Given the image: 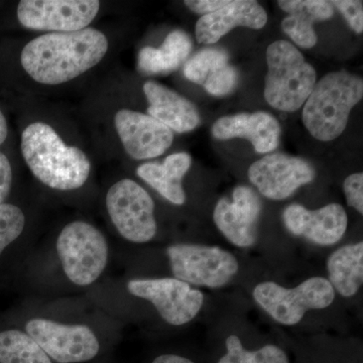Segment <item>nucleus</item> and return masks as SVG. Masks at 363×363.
Segmentation results:
<instances>
[{"label":"nucleus","mask_w":363,"mask_h":363,"mask_svg":"<svg viewBox=\"0 0 363 363\" xmlns=\"http://www.w3.org/2000/svg\"><path fill=\"white\" fill-rule=\"evenodd\" d=\"M152 363H194L188 358L179 357V355L164 354L157 357Z\"/></svg>","instance_id":"2f4dec72"},{"label":"nucleus","mask_w":363,"mask_h":363,"mask_svg":"<svg viewBox=\"0 0 363 363\" xmlns=\"http://www.w3.org/2000/svg\"><path fill=\"white\" fill-rule=\"evenodd\" d=\"M252 297L274 321L294 326L309 310L329 307L335 298V291L328 279L313 277L292 289L262 281L253 289Z\"/></svg>","instance_id":"39448f33"},{"label":"nucleus","mask_w":363,"mask_h":363,"mask_svg":"<svg viewBox=\"0 0 363 363\" xmlns=\"http://www.w3.org/2000/svg\"><path fill=\"white\" fill-rule=\"evenodd\" d=\"M25 224V215L20 208L11 204L0 205V255L21 235Z\"/></svg>","instance_id":"a878e982"},{"label":"nucleus","mask_w":363,"mask_h":363,"mask_svg":"<svg viewBox=\"0 0 363 363\" xmlns=\"http://www.w3.org/2000/svg\"><path fill=\"white\" fill-rule=\"evenodd\" d=\"M283 219L286 229L294 235L303 236L322 247L339 242L348 225L345 209L335 203L318 210L292 204L286 208Z\"/></svg>","instance_id":"2eb2a0df"},{"label":"nucleus","mask_w":363,"mask_h":363,"mask_svg":"<svg viewBox=\"0 0 363 363\" xmlns=\"http://www.w3.org/2000/svg\"><path fill=\"white\" fill-rule=\"evenodd\" d=\"M11 183H13V171H11V162L6 155L0 152V205L9 196Z\"/></svg>","instance_id":"7c9ffc66"},{"label":"nucleus","mask_w":363,"mask_h":363,"mask_svg":"<svg viewBox=\"0 0 363 363\" xmlns=\"http://www.w3.org/2000/svg\"><path fill=\"white\" fill-rule=\"evenodd\" d=\"M7 133H9V128H7L6 119L0 111V145L6 142Z\"/></svg>","instance_id":"473e14b6"},{"label":"nucleus","mask_w":363,"mask_h":363,"mask_svg":"<svg viewBox=\"0 0 363 363\" xmlns=\"http://www.w3.org/2000/svg\"><path fill=\"white\" fill-rule=\"evenodd\" d=\"M45 354L60 363L88 362L96 357L99 342L89 327L65 325L45 319L30 320L26 326Z\"/></svg>","instance_id":"9b49d317"},{"label":"nucleus","mask_w":363,"mask_h":363,"mask_svg":"<svg viewBox=\"0 0 363 363\" xmlns=\"http://www.w3.org/2000/svg\"><path fill=\"white\" fill-rule=\"evenodd\" d=\"M106 207L114 226L125 240L145 243L156 235L155 203L135 181L124 179L114 184L107 192Z\"/></svg>","instance_id":"6e6552de"},{"label":"nucleus","mask_w":363,"mask_h":363,"mask_svg":"<svg viewBox=\"0 0 363 363\" xmlns=\"http://www.w3.org/2000/svg\"><path fill=\"white\" fill-rule=\"evenodd\" d=\"M238 73L234 67L226 65L214 72L203 87L209 94L214 96H224L229 94L238 86Z\"/></svg>","instance_id":"bb28decb"},{"label":"nucleus","mask_w":363,"mask_h":363,"mask_svg":"<svg viewBox=\"0 0 363 363\" xmlns=\"http://www.w3.org/2000/svg\"><path fill=\"white\" fill-rule=\"evenodd\" d=\"M230 0H186L184 4L193 13L206 14L219 11L222 7L229 4Z\"/></svg>","instance_id":"c756f323"},{"label":"nucleus","mask_w":363,"mask_h":363,"mask_svg":"<svg viewBox=\"0 0 363 363\" xmlns=\"http://www.w3.org/2000/svg\"><path fill=\"white\" fill-rule=\"evenodd\" d=\"M99 9L97 0H21L18 18L30 30L77 32L90 25Z\"/></svg>","instance_id":"9d476101"},{"label":"nucleus","mask_w":363,"mask_h":363,"mask_svg":"<svg viewBox=\"0 0 363 363\" xmlns=\"http://www.w3.org/2000/svg\"><path fill=\"white\" fill-rule=\"evenodd\" d=\"M267 63L264 98L267 104L281 111L300 109L316 84L315 69L286 40H277L269 45Z\"/></svg>","instance_id":"20e7f679"},{"label":"nucleus","mask_w":363,"mask_h":363,"mask_svg":"<svg viewBox=\"0 0 363 363\" xmlns=\"http://www.w3.org/2000/svg\"><path fill=\"white\" fill-rule=\"evenodd\" d=\"M167 255L175 278L189 285L222 288L240 269L233 253L218 247L181 243L168 247Z\"/></svg>","instance_id":"0eeeda50"},{"label":"nucleus","mask_w":363,"mask_h":363,"mask_svg":"<svg viewBox=\"0 0 363 363\" xmlns=\"http://www.w3.org/2000/svg\"><path fill=\"white\" fill-rule=\"evenodd\" d=\"M23 159L38 180L56 190H75L89 177V159L80 149L69 147L47 123L30 124L21 135Z\"/></svg>","instance_id":"f03ea898"},{"label":"nucleus","mask_w":363,"mask_h":363,"mask_svg":"<svg viewBox=\"0 0 363 363\" xmlns=\"http://www.w3.org/2000/svg\"><path fill=\"white\" fill-rule=\"evenodd\" d=\"M143 92L149 101L147 116L154 117L169 130L184 133L199 125V112L195 105L176 91L155 81H147L143 85Z\"/></svg>","instance_id":"a211bd4d"},{"label":"nucleus","mask_w":363,"mask_h":363,"mask_svg":"<svg viewBox=\"0 0 363 363\" xmlns=\"http://www.w3.org/2000/svg\"><path fill=\"white\" fill-rule=\"evenodd\" d=\"M278 4L288 13L281 23L284 32L305 49L317 44L314 23L329 20L334 14L330 2L325 0H279Z\"/></svg>","instance_id":"6ab92c4d"},{"label":"nucleus","mask_w":363,"mask_h":363,"mask_svg":"<svg viewBox=\"0 0 363 363\" xmlns=\"http://www.w3.org/2000/svg\"><path fill=\"white\" fill-rule=\"evenodd\" d=\"M0 363H52L39 344L18 330L0 332Z\"/></svg>","instance_id":"5701e85b"},{"label":"nucleus","mask_w":363,"mask_h":363,"mask_svg":"<svg viewBox=\"0 0 363 363\" xmlns=\"http://www.w3.org/2000/svg\"><path fill=\"white\" fill-rule=\"evenodd\" d=\"M262 209L259 195L252 188L238 186L234 189L233 202L221 199L217 203L213 219L229 242L238 247H252L257 241Z\"/></svg>","instance_id":"ddd939ff"},{"label":"nucleus","mask_w":363,"mask_h":363,"mask_svg":"<svg viewBox=\"0 0 363 363\" xmlns=\"http://www.w3.org/2000/svg\"><path fill=\"white\" fill-rule=\"evenodd\" d=\"M228 64V52L217 48H208L186 62L184 75L191 82L203 86L214 72Z\"/></svg>","instance_id":"393cba45"},{"label":"nucleus","mask_w":363,"mask_h":363,"mask_svg":"<svg viewBox=\"0 0 363 363\" xmlns=\"http://www.w3.org/2000/svg\"><path fill=\"white\" fill-rule=\"evenodd\" d=\"M362 97V78L346 71L333 72L313 88L303 108V123L313 138L330 142L342 135L351 111Z\"/></svg>","instance_id":"7ed1b4c3"},{"label":"nucleus","mask_w":363,"mask_h":363,"mask_svg":"<svg viewBox=\"0 0 363 363\" xmlns=\"http://www.w3.org/2000/svg\"><path fill=\"white\" fill-rule=\"evenodd\" d=\"M267 23V14L253 0L230 1L219 11L203 16L196 23L195 35L201 44L211 45L238 26L260 30Z\"/></svg>","instance_id":"dca6fc26"},{"label":"nucleus","mask_w":363,"mask_h":363,"mask_svg":"<svg viewBox=\"0 0 363 363\" xmlns=\"http://www.w3.org/2000/svg\"><path fill=\"white\" fill-rule=\"evenodd\" d=\"M108 51L104 33L93 28L71 33H50L25 45L21 62L26 73L45 85L79 77L100 63Z\"/></svg>","instance_id":"f257e3e1"},{"label":"nucleus","mask_w":363,"mask_h":363,"mask_svg":"<svg viewBox=\"0 0 363 363\" xmlns=\"http://www.w3.org/2000/svg\"><path fill=\"white\" fill-rule=\"evenodd\" d=\"M217 140L247 138L259 154H267L278 147L281 126L272 114L264 111L221 117L212 126Z\"/></svg>","instance_id":"f3484780"},{"label":"nucleus","mask_w":363,"mask_h":363,"mask_svg":"<svg viewBox=\"0 0 363 363\" xmlns=\"http://www.w3.org/2000/svg\"><path fill=\"white\" fill-rule=\"evenodd\" d=\"M192 159L187 152H177L166 157L164 162H149L138 167L136 173L140 178L157 191L168 201L183 205L186 201L184 192V177L188 173Z\"/></svg>","instance_id":"aec40b11"},{"label":"nucleus","mask_w":363,"mask_h":363,"mask_svg":"<svg viewBox=\"0 0 363 363\" xmlns=\"http://www.w3.org/2000/svg\"><path fill=\"white\" fill-rule=\"evenodd\" d=\"M114 124L124 149L135 160L162 156L173 143V131L147 114L121 109Z\"/></svg>","instance_id":"4468645a"},{"label":"nucleus","mask_w":363,"mask_h":363,"mask_svg":"<svg viewBox=\"0 0 363 363\" xmlns=\"http://www.w3.org/2000/svg\"><path fill=\"white\" fill-rule=\"evenodd\" d=\"M316 173L309 162L284 154H272L253 162L248 179L267 199L281 201L311 183Z\"/></svg>","instance_id":"f8f14e48"},{"label":"nucleus","mask_w":363,"mask_h":363,"mask_svg":"<svg viewBox=\"0 0 363 363\" xmlns=\"http://www.w3.org/2000/svg\"><path fill=\"white\" fill-rule=\"evenodd\" d=\"M329 283L342 297L357 295L363 283V242L335 250L327 260Z\"/></svg>","instance_id":"4be33fe9"},{"label":"nucleus","mask_w":363,"mask_h":363,"mask_svg":"<svg viewBox=\"0 0 363 363\" xmlns=\"http://www.w3.org/2000/svg\"><path fill=\"white\" fill-rule=\"evenodd\" d=\"M57 250L66 276L79 286L94 283L108 259V245L104 234L82 221L65 226L57 241Z\"/></svg>","instance_id":"423d86ee"},{"label":"nucleus","mask_w":363,"mask_h":363,"mask_svg":"<svg viewBox=\"0 0 363 363\" xmlns=\"http://www.w3.org/2000/svg\"><path fill=\"white\" fill-rule=\"evenodd\" d=\"M128 289L135 297L150 301L162 319L174 326L192 321L204 304L201 291L176 278L133 279Z\"/></svg>","instance_id":"1a4fd4ad"},{"label":"nucleus","mask_w":363,"mask_h":363,"mask_svg":"<svg viewBox=\"0 0 363 363\" xmlns=\"http://www.w3.org/2000/svg\"><path fill=\"white\" fill-rule=\"evenodd\" d=\"M343 190L347 204L354 208L358 213L363 214L362 173H355L348 176L344 181Z\"/></svg>","instance_id":"c85d7f7f"},{"label":"nucleus","mask_w":363,"mask_h":363,"mask_svg":"<svg viewBox=\"0 0 363 363\" xmlns=\"http://www.w3.org/2000/svg\"><path fill=\"white\" fill-rule=\"evenodd\" d=\"M227 352L218 363H289L285 351L276 345L264 346L259 350L250 351L243 347L238 336L226 339Z\"/></svg>","instance_id":"b1692460"},{"label":"nucleus","mask_w":363,"mask_h":363,"mask_svg":"<svg viewBox=\"0 0 363 363\" xmlns=\"http://www.w3.org/2000/svg\"><path fill=\"white\" fill-rule=\"evenodd\" d=\"M342 13L348 25L357 33L363 32V6L362 1L353 0H335L330 2Z\"/></svg>","instance_id":"cd10ccee"},{"label":"nucleus","mask_w":363,"mask_h":363,"mask_svg":"<svg viewBox=\"0 0 363 363\" xmlns=\"http://www.w3.org/2000/svg\"><path fill=\"white\" fill-rule=\"evenodd\" d=\"M192 40L182 30L169 33L161 47H145L138 52V68L145 75H166L180 69L192 52Z\"/></svg>","instance_id":"412c9836"}]
</instances>
